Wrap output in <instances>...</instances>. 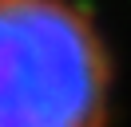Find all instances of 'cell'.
Here are the masks:
<instances>
[{
	"label": "cell",
	"instance_id": "obj_1",
	"mask_svg": "<svg viewBox=\"0 0 131 127\" xmlns=\"http://www.w3.org/2000/svg\"><path fill=\"white\" fill-rule=\"evenodd\" d=\"M115 52L80 0H0V127H111Z\"/></svg>",
	"mask_w": 131,
	"mask_h": 127
}]
</instances>
